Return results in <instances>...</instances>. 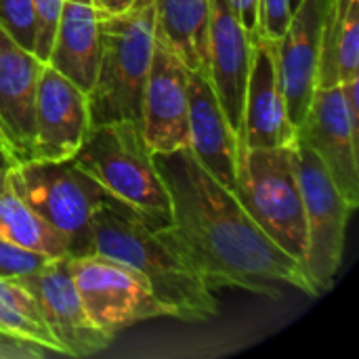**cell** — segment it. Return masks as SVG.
Returning <instances> with one entry per match:
<instances>
[{"mask_svg": "<svg viewBox=\"0 0 359 359\" xmlns=\"http://www.w3.org/2000/svg\"><path fill=\"white\" fill-rule=\"evenodd\" d=\"M151 156L170 202V223L162 231L212 292L242 288L276 299L288 286L318 297L303 265L257 225L236 191L189 147Z\"/></svg>", "mask_w": 359, "mask_h": 359, "instance_id": "6da1fadb", "label": "cell"}, {"mask_svg": "<svg viewBox=\"0 0 359 359\" xmlns=\"http://www.w3.org/2000/svg\"><path fill=\"white\" fill-rule=\"evenodd\" d=\"M90 252L143 276L166 318L206 322L219 313L215 292L162 227L114 196L103 198L90 217Z\"/></svg>", "mask_w": 359, "mask_h": 359, "instance_id": "7a4b0ae2", "label": "cell"}, {"mask_svg": "<svg viewBox=\"0 0 359 359\" xmlns=\"http://www.w3.org/2000/svg\"><path fill=\"white\" fill-rule=\"evenodd\" d=\"M156 44V4L141 0L120 13L101 15V46L90 90V126L141 122L143 88Z\"/></svg>", "mask_w": 359, "mask_h": 359, "instance_id": "3957f363", "label": "cell"}, {"mask_svg": "<svg viewBox=\"0 0 359 359\" xmlns=\"http://www.w3.org/2000/svg\"><path fill=\"white\" fill-rule=\"evenodd\" d=\"M74 160L116 200L149 223H170V202L164 181L147 149L141 122L116 120L90 126Z\"/></svg>", "mask_w": 359, "mask_h": 359, "instance_id": "277c9868", "label": "cell"}, {"mask_svg": "<svg viewBox=\"0 0 359 359\" xmlns=\"http://www.w3.org/2000/svg\"><path fill=\"white\" fill-rule=\"evenodd\" d=\"M233 191L257 225L303 265L307 229L294 141L282 147L240 149Z\"/></svg>", "mask_w": 359, "mask_h": 359, "instance_id": "5b68a950", "label": "cell"}, {"mask_svg": "<svg viewBox=\"0 0 359 359\" xmlns=\"http://www.w3.org/2000/svg\"><path fill=\"white\" fill-rule=\"evenodd\" d=\"M8 181L19 198L69 250V257L90 255V217L109 194L74 160H21L8 166Z\"/></svg>", "mask_w": 359, "mask_h": 359, "instance_id": "8992f818", "label": "cell"}, {"mask_svg": "<svg viewBox=\"0 0 359 359\" xmlns=\"http://www.w3.org/2000/svg\"><path fill=\"white\" fill-rule=\"evenodd\" d=\"M294 164L303 196L307 248L303 269L318 294L334 286L343 263L347 223L355 206H351L330 179L320 158L294 137Z\"/></svg>", "mask_w": 359, "mask_h": 359, "instance_id": "52a82bcc", "label": "cell"}, {"mask_svg": "<svg viewBox=\"0 0 359 359\" xmlns=\"http://www.w3.org/2000/svg\"><path fill=\"white\" fill-rule=\"evenodd\" d=\"M65 265L88 318L105 334L116 337L139 322L166 318L147 280L130 267L93 252L67 257Z\"/></svg>", "mask_w": 359, "mask_h": 359, "instance_id": "ba28073f", "label": "cell"}, {"mask_svg": "<svg viewBox=\"0 0 359 359\" xmlns=\"http://www.w3.org/2000/svg\"><path fill=\"white\" fill-rule=\"evenodd\" d=\"M187 76V65L156 34L141 101V130L151 154L189 147Z\"/></svg>", "mask_w": 359, "mask_h": 359, "instance_id": "9c48e42d", "label": "cell"}, {"mask_svg": "<svg viewBox=\"0 0 359 359\" xmlns=\"http://www.w3.org/2000/svg\"><path fill=\"white\" fill-rule=\"evenodd\" d=\"M88 130L90 116L86 90L53 65L44 63L36 88L34 141L27 160H69L82 147Z\"/></svg>", "mask_w": 359, "mask_h": 359, "instance_id": "30bf717a", "label": "cell"}, {"mask_svg": "<svg viewBox=\"0 0 359 359\" xmlns=\"http://www.w3.org/2000/svg\"><path fill=\"white\" fill-rule=\"evenodd\" d=\"M303 141L324 164L341 196L359 204V135L353 133L341 86L318 88L305 118L297 126Z\"/></svg>", "mask_w": 359, "mask_h": 359, "instance_id": "8fae6325", "label": "cell"}, {"mask_svg": "<svg viewBox=\"0 0 359 359\" xmlns=\"http://www.w3.org/2000/svg\"><path fill=\"white\" fill-rule=\"evenodd\" d=\"M65 259L67 257L50 259L34 273L17 278V282L25 286L36 299L40 313L59 341L63 353L67 358H86L103 351L114 337L105 334L88 318L69 278Z\"/></svg>", "mask_w": 359, "mask_h": 359, "instance_id": "7c38bea8", "label": "cell"}, {"mask_svg": "<svg viewBox=\"0 0 359 359\" xmlns=\"http://www.w3.org/2000/svg\"><path fill=\"white\" fill-rule=\"evenodd\" d=\"M297 137V126L288 118L286 99L278 69V40L255 36L250 48V69L244 97V114L238 130L240 149L282 147Z\"/></svg>", "mask_w": 359, "mask_h": 359, "instance_id": "4fadbf2b", "label": "cell"}, {"mask_svg": "<svg viewBox=\"0 0 359 359\" xmlns=\"http://www.w3.org/2000/svg\"><path fill=\"white\" fill-rule=\"evenodd\" d=\"M330 8V0H301L278 40V69L286 99L288 118L294 126L307 114L318 90V63L322 27Z\"/></svg>", "mask_w": 359, "mask_h": 359, "instance_id": "5bb4252c", "label": "cell"}, {"mask_svg": "<svg viewBox=\"0 0 359 359\" xmlns=\"http://www.w3.org/2000/svg\"><path fill=\"white\" fill-rule=\"evenodd\" d=\"M252 38L244 27L231 0H210L206 76L215 95L233 126L240 130L244 114L246 82L250 69Z\"/></svg>", "mask_w": 359, "mask_h": 359, "instance_id": "9a60e30c", "label": "cell"}, {"mask_svg": "<svg viewBox=\"0 0 359 359\" xmlns=\"http://www.w3.org/2000/svg\"><path fill=\"white\" fill-rule=\"evenodd\" d=\"M42 61L0 27V126L15 164L29 158Z\"/></svg>", "mask_w": 359, "mask_h": 359, "instance_id": "2e32d148", "label": "cell"}, {"mask_svg": "<svg viewBox=\"0 0 359 359\" xmlns=\"http://www.w3.org/2000/svg\"><path fill=\"white\" fill-rule=\"evenodd\" d=\"M187 93L189 149L202 166L233 189L240 160V139L229 124L204 67L189 69Z\"/></svg>", "mask_w": 359, "mask_h": 359, "instance_id": "e0dca14e", "label": "cell"}, {"mask_svg": "<svg viewBox=\"0 0 359 359\" xmlns=\"http://www.w3.org/2000/svg\"><path fill=\"white\" fill-rule=\"evenodd\" d=\"M101 46V13L97 0H63L48 65L82 90H90Z\"/></svg>", "mask_w": 359, "mask_h": 359, "instance_id": "ac0fdd59", "label": "cell"}, {"mask_svg": "<svg viewBox=\"0 0 359 359\" xmlns=\"http://www.w3.org/2000/svg\"><path fill=\"white\" fill-rule=\"evenodd\" d=\"M359 76V0H330L322 27L318 88Z\"/></svg>", "mask_w": 359, "mask_h": 359, "instance_id": "d6986e66", "label": "cell"}, {"mask_svg": "<svg viewBox=\"0 0 359 359\" xmlns=\"http://www.w3.org/2000/svg\"><path fill=\"white\" fill-rule=\"evenodd\" d=\"M156 34L187 69L206 67L210 0H154Z\"/></svg>", "mask_w": 359, "mask_h": 359, "instance_id": "ffe728a7", "label": "cell"}, {"mask_svg": "<svg viewBox=\"0 0 359 359\" xmlns=\"http://www.w3.org/2000/svg\"><path fill=\"white\" fill-rule=\"evenodd\" d=\"M0 238L53 259L69 257L65 240L34 215L13 189L8 181V166H0Z\"/></svg>", "mask_w": 359, "mask_h": 359, "instance_id": "44dd1931", "label": "cell"}, {"mask_svg": "<svg viewBox=\"0 0 359 359\" xmlns=\"http://www.w3.org/2000/svg\"><path fill=\"white\" fill-rule=\"evenodd\" d=\"M0 334L15 339V341L38 345V347L50 351L53 355H65L48 326L29 320L27 316L17 311L11 303H6L2 297H0Z\"/></svg>", "mask_w": 359, "mask_h": 359, "instance_id": "7402d4cb", "label": "cell"}, {"mask_svg": "<svg viewBox=\"0 0 359 359\" xmlns=\"http://www.w3.org/2000/svg\"><path fill=\"white\" fill-rule=\"evenodd\" d=\"M0 27L34 53L36 23L32 0H0Z\"/></svg>", "mask_w": 359, "mask_h": 359, "instance_id": "603a6c76", "label": "cell"}, {"mask_svg": "<svg viewBox=\"0 0 359 359\" xmlns=\"http://www.w3.org/2000/svg\"><path fill=\"white\" fill-rule=\"evenodd\" d=\"M53 257L0 238V280H17L44 267Z\"/></svg>", "mask_w": 359, "mask_h": 359, "instance_id": "cb8c5ba5", "label": "cell"}, {"mask_svg": "<svg viewBox=\"0 0 359 359\" xmlns=\"http://www.w3.org/2000/svg\"><path fill=\"white\" fill-rule=\"evenodd\" d=\"M32 8H34V23H36L34 55L42 63H46L55 42L63 0H32Z\"/></svg>", "mask_w": 359, "mask_h": 359, "instance_id": "d4e9b609", "label": "cell"}, {"mask_svg": "<svg viewBox=\"0 0 359 359\" xmlns=\"http://www.w3.org/2000/svg\"><path fill=\"white\" fill-rule=\"evenodd\" d=\"M290 0H259V32L271 40H280L290 21Z\"/></svg>", "mask_w": 359, "mask_h": 359, "instance_id": "484cf974", "label": "cell"}, {"mask_svg": "<svg viewBox=\"0 0 359 359\" xmlns=\"http://www.w3.org/2000/svg\"><path fill=\"white\" fill-rule=\"evenodd\" d=\"M46 355H53V353L38 345L15 341V339L0 334V359H42Z\"/></svg>", "mask_w": 359, "mask_h": 359, "instance_id": "4316f807", "label": "cell"}, {"mask_svg": "<svg viewBox=\"0 0 359 359\" xmlns=\"http://www.w3.org/2000/svg\"><path fill=\"white\" fill-rule=\"evenodd\" d=\"M231 2L244 23V27L248 29L250 38H255L259 32V0H231Z\"/></svg>", "mask_w": 359, "mask_h": 359, "instance_id": "83f0119b", "label": "cell"}, {"mask_svg": "<svg viewBox=\"0 0 359 359\" xmlns=\"http://www.w3.org/2000/svg\"><path fill=\"white\" fill-rule=\"evenodd\" d=\"M139 2L141 0H97V6L101 15H107V13H120L124 8H130Z\"/></svg>", "mask_w": 359, "mask_h": 359, "instance_id": "f1b7e54d", "label": "cell"}, {"mask_svg": "<svg viewBox=\"0 0 359 359\" xmlns=\"http://www.w3.org/2000/svg\"><path fill=\"white\" fill-rule=\"evenodd\" d=\"M0 149L13 160V164H15V158H13V154H11V147H8V141H6V135H4V130H2V126H0Z\"/></svg>", "mask_w": 359, "mask_h": 359, "instance_id": "f546056e", "label": "cell"}, {"mask_svg": "<svg viewBox=\"0 0 359 359\" xmlns=\"http://www.w3.org/2000/svg\"><path fill=\"white\" fill-rule=\"evenodd\" d=\"M0 166H13V160L2 149H0Z\"/></svg>", "mask_w": 359, "mask_h": 359, "instance_id": "4dcf8cb0", "label": "cell"}, {"mask_svg": "<svg viewBox=\"0 0 359 359\" xmlns=\"http://www.w3.org/2000/svg\"><path fill=\"white\" fill-rule=\"evenodd\" d=\"M299 2H301V0H290V11H294V6H297Z\"/></svg>", "mask_w": 359, "mask_h": 359, "instance_id": "1f68e13d", "label": "cell"}]
</instances>
